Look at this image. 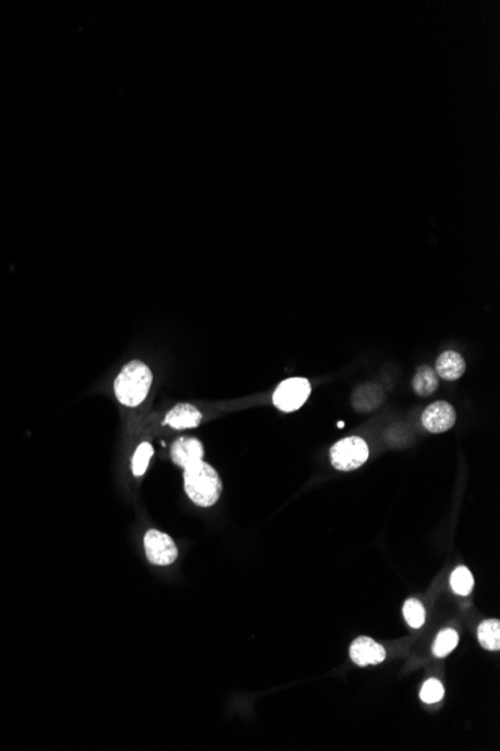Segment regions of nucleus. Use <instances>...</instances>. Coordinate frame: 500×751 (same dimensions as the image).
Listing matches in <instances>:
<instances>
[{
	"mask_svg": "<svg viewBox=\"0 0 500 751\" xmlns=\"http://www.w3.org/2000/svg\"><path fill=\"white\" fill-rule=\"evenodd\" d=\"M349 654H351L352 662L360 667L380 664L382 662H385V658H387V651L382 645H379L372 638H365V636L357 638L352 642Z\"/></svg>",
	"mask_w": 500,
	"mask_h": 751,
	"instance_id": "0eeeda50",
	"label": "nucleus"
},
{
	"mask_svg": "<svg viewBox=\"0 0 500 751\" xmlns=\"http://www.w3.org/2000/svg\"><path fill=\"white\" fill-rule=\"evenodd\" d=\"M478 640L487 651L500 650V623L499 619H485L478 627Z\"/></svg>",
	"mask_w": 500,
	"mask_h": 751,
	"instance_id": "ddd939ff",
	"label": "nucleus"
},
{
	"mask_svg": "<svg viewBox=\"0 0 500 751\" xmlns=\"http://www.w3.org/2000/svg\"><path fill=\"white\" fill-rule=\"evenodd\" d=\"M153 374L150 367L138 360L127 363L114 381V393L125 406H138L146 401L152 387Z\"/></svg>",
	"mask_w": 500,
	"mask_h": 751,
	"instance_id": "f03ea898",
	"label": "nucleus"
},
{
	"mask_svg": "<svg viewBox=\"0 0 500 751\" xmlns=\"http://www.w3.org/2000/svg\"><path fill=\"white\" fill-rule=\"evenodd\" d=\"M330 457L336 469L353 471L365 464L368 459V445L360 437H348L331 447Z\"/></svg>",
	"mask_w": 500,
	"mask_h": 751,
	"instance_id": "7ed1b4c3",
	"label": "nucleus"
},
{
	"mask_svg": "<svg viewBox=\"0 0 500 751\" xmlns=\"http://www.w3.org/2000/svg\"><path fill=\"white\" fill-rule=\"evenodd\" d=\"M144 549H146V557L153 565H171L178 558V549L174 540L168 534L157 530L147 531L144 537Z\"/></svg>",
	"mask_w": 500,
	"mask_h": 751,
	"instance_id": "39448f33",
	"label": "nucleus"
},
{
	"mask_svg": "<svg viewBox=\"0 0 500 751\" xmlns=\"http://www.w3.org/2000/svg\"><path fill=\"white\" fill-rule=\"evenodd\" d=\"M403 616L412 628H421L426 623V609L416 599L406 600L403 604Z\"/></svg>",
	"mask_w": 500,
	"mask_h": 751,
	"instance_id": "2eb2a0df",
	"label": "nucleus"
},
{
	"mask_svg": "<svg viewBox=\"0 0 500 751\" xmlns=\"http://www.w3.org/2000/svg\"><path fill=\"white\" fill-rule=\"evenodd\" d=\"M451 588L458 596H469L473 589V576L469 569L458 567L451 574Z\"/></svg>",
	"mask_w": 500,
	"mask_h": 751,
	"instance_id": "dca6fc26",
	"label": "nucleus"
},
{
	"mask_svg": "<svg viewBox=\"0 0 500 751\" xmlns=\"http://www.w3.org/2000/svg\"><path fill=\"white\" fill-rule=\"evenodd\" d=\"M173 462L183 469L193 464H198L204 457V445L200 440L192 437H181L171 445Z\"/></svg>",
	"mask_w": 500,
	"mask_h": 751,
	"instance_id": "6e6552de",
	"label": "nucleus"
},
{
	"mask_svg": "<svg viewBox=\"0 0 500 751\" xmlns=\"http://www.w3.org/2000/svg\"><path fill=\"white\" fill-rule=\"evenodd\" d=\"M203 421V414L191 404H178L165 417V425L173 429H193L198 428Z\"/></svg>",
	"mask_w": 500,
	"mask_h": 751,
	"instance_id": "1a4fd4ad",
	"label": "nucleus"
},
{
	"mask_svg": "<svg viewBox=\"0 0 500 751\" xmlns=\"http://www.w3.org/2000/svg\"><path fill=\"white\" fill-rule=\"evenodd\" d=\"M184 491L192 503L200 507L215 506L222 494V482L217 471L204 460L184 468Z\"/></svg>",
	"mask_w": 500,
	"mask_h": 751,
	"instance_id": "f257e3e1",
	"label": "nucleus"
},
{
	"mask_svg": "<svg viewBox=\"0 0 500 751\" xmlns=\"http://www.w3.org/2000/svg\"><path fill=\"white\" fill-rule=\"evenodd\" d=\"M152 456H153V445L149 443L140 444V447L132 457V472L135 477L144 476V472H146L149 468Z\"/></svg>",
	"mask_w": 500,
	"mask_h": 751,
	"instance_id": "f3484780",
	"label": "nucleus"
},
{
	"mask_svg": "<svg viewBox=\"0 0 500 751\" xmlns=\"http://www.w3.org/2000/svg\"><path fill=\"white\" fill-rule=\"evenodd\" d=\"M312 393L309 379L295 377L285 379L273 394V404L283 413H294L306 404Z\"/></svg>",
	"mask_w": 500,
	"mask_h": 751,
	"instance_id": "20e7f679",
	"label": "nucleus"
},
{
	"mask_svg": "<svg viewBox=\"0 0 500 751\" xmlns=\"http://www.w3.org/2000/svg\"><path fill=\"white\" fill-rule=\"evenodd\" d=\"M455 420L457 414L454 406L445 401H438L428 405L423 413V417H421L423 426L431 433H442L450 430L455 425Z\"/></svg>",
	"mask_w": 500,
	"mask_h": 751,
	"instance_id": "423d86ee",
	"label": "nucleus"
},
{
	"mask_svg": "<svg viewBox=\"0 0 500 751\" xmlns=\"http://www.w3.org/2000/svg\"><path fill=\"white\" fill-rule=\"evenodd\" d=\"M384 398V391L379 386L365 384L355 390L352 396V404L355 410L358 411H370L380 405Z\"/></svg>",
	"mask_w": 500,
	"mask_h": 751,
	"instance_id": "9b49d317",
	"label": "nucleus"
},
{
	"mask_svg": "<svg viewBox=\"0 0 500 751\" xmlns=\"http://www.w3.org/2000/svg\"><path fill=\"white\" fill-rule=\"evenodd\" d=\"M443 694H445V689H443L442 682L439 679L431 678L424 682L423 689H421L419 697H421V701L426 703H436L442 701Z\"/></svg>",
	"mask_w": 500,
	"mask_h": 751,
	"instance_id": "a211bd4d",
	"label": "nucleus"
},
{
	"mask_svg": "<svg viewBox=\"0 0 500 751\" xmlns=\"http://www.w3.org/2000/svg\"><path fill=\"white\" fill-rule=\"evenodd\" d=\"M457 645H458V633H457V631L453 630V628L442 630L441 633L438 635L436 640H434L433 654H434V657L443 658L446 655H450L455 650Z\"/></svg>",
	"mask_w": 500,
	"mask_h": 751,
	"instance_id": "4468645a",
	"label": "nucleus"
},
{
	"mask_svg": "<svg viewBox=\"0 0 500 751\" xmlns=\"http://www.w3.org/2000/svg\"><path fill=\"white\" fill-rule=\"evenodd\" d=\"M412 386L418 396H430L431 393L436 391L439 386V377L430 366H421L416 369V372L412 379Z\"/></svg>",
	"mask_w": 500,
	"mask_h": 751,
	"instance_id": "f8f14e48",
	"label": "nucleus"
},
{
	"mask_svg": "<svg viewBox=\"0 0 500 751\" xmlns=\"http://www.w3.org/2000/svg\"><path fill=\"white\" fill-rule=\"evenodd\" d=\"M434 371H436L439 378L445 381H455L465 374L466 362L458 352L445 351L438 357Z\"/></svg>",
	"mask_w": 500,
	"mask_h": 751,
	"instance_id": "9d476101",
	"label": "nucleus"
}]
</instances>
